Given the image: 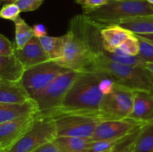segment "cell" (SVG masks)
I'll return each instance as SVG.
<instances>
[{
	"instance_id": "obj_1",
	"label": "cell",
	"mask_w": 153,
	"mask_h": 152,
	"mask_svg": "<svg viewBox=\"0 0 153 152\" xmlns=\"http://www.w3.org/2000/svg\"><path fill=\"white\" fill-rule=\"evenodd\" d=\"M102 25L84 14L76 15L69 23V39L62 58L55 61L79 72H94L96 59L103 48Z\"/></svg>"
},
{
	"instance_id": "obj_2",
	"label": "cell",
	"mask_w": 153,
	"mask_h": 152,
	"mask_svg": "<svg viewBox=\"0 0 153 152\" xmlns=\"http://www.w3.org/2000/svg\"><path fill=\"white\" fill-rule=\"evenodd\" d=\"M114 83L101 72H79L61 106L43 117L55 119L71 114H101L103 97L111 90Z\"/></svg>"
},
{
	"instance_id": "obj_3",
	"label": "cell",
	"mask_w": 153,
	"mask_h": 152,
	"mask_svg": "<svg viewBox=\"0 0 153 152\" xmlns=\"http://www.w3.org/2000/svg\"><path fill=\"white\" fill-rule=\"evenodd\" d=\"M104 51L96 59L94 72L105 73L114 82L133 90L153 92V77L146 66L114 62L105 56Z\"/></svg>"
},
{
	"instance_id": "obj_4",
	"label": "cell",
	"mask_w": 153,
	"mask_h": 152,
	"mask_svg": "<svg viewBox=\"0 0 153 152\" xmlns=\"http://www.w3.org/2000/svg\"><path fill=\"white\" fill-rule=\"evenodd\" d=\"M82 10L85 16L106 25L123 19L153 15V4L147 0H108L102 6Z\"/></svg>"
},
{
	"instance_id": "obj_5",
	"label": "cell",
	"mask_w": 153,
	"mask_h": 152,
	"mask_svg": "<svg viewBox=\"0 0 153 152\" xmlns=\"http://www.w3.org/2000/svg\"><path fill=\"white\" fill-rule=\"evenodd\" d=\"M134 90L115 82L110 92L105 94L100 113L105 120L128 119L134 104Z\"/></svg>"
},
{
	"instance_id": "obj_6",
	"label": "cell",
	"mask_w": 153,
	"mask_h": 152,
	"mask_svg": "<svg viewBox=\"0 0 153 152\" xmlns=\"http://www.w3.org/2000/svg\"><path fill=\"white\" fill-rule=\"evenodd\" d=\"M79 75V72L73 70L63 73L34 98L37 103L42 116H47L61 106L64 97Z\"/></svg>"
},
{
	"instance_id": "obj_7",
	"label": "cell",
	"mask_w": 153,
	"mask_h": 152,
	"mask_svg": "<svg viewBox=\"0 0 153 152\" xmlns=\"http://www.w3.org/2000/svg\"><path fill=\"white\" fill-rule=\"evenodd\" d=\"M57 137L91 139L100 122L105 121L101 114H71L53 119Z\"/></svg>"
},
{
	"instance_id": "obj_8",
	"label": "cell",
	"mask_w": 153,
	"mask_h": 152,
	"mask_svg": "<svg viewBox=\"0 0 153 152\" xmlns=\"http://www.w3.org/2000/svg\"><path fill=\"white\" fill-rule=\"evenodd\" d=\"M70 69L55 61H48L25 70L22 83L34 99L59 75Z\"/></svg>"
},
{
	"instance_id": "obj_9",
	"label": "cell",
	"mask_w": 153,
	"mask_h": 152,
	"mask_svg": "<svg viewBox=\"0 0 153 152\" xmlns=\"http://www.w3.org/2000/svg\"><path fill=\"white\" fill-rule=\"evenodd\" d=\"M56 137L55 120L42 116L34 128L7 152H32L43 145L53 141Z\"/></svg>"
},
{
	"instance_id": "obj_10",
	"label": "cell",
	"mask_w": 153,
	"mask_h": 152,
	"mask_svg": "<svg viewBox=\"0 0 153 152\" xmlns=\"http://www.w3.org/2000/svg\"><path fill=\"white\" fill-rule=\"evenodd\" d=\"M42 118L40 113L0 125V152H7Z\"/></svg>"
},
{
	"instance_id": "obj_11",
	"label": "cell",
	"mask_w": 153,
	"mask_h": 152,
	"mask_svg": "<svg viewBox=\"0 0 153 152\" xmlns=\"http://www.w3.org/2000/svg\"><path fill=\"white\" fill-rule=\"evenodd\" d=\"M146 123H141L133 119H123L102 121L96 128L91 141L112 139L128 137L137 132Z\"/></svg>"
},
{
	"instance_id": "obj_12",
	"label": "cell",
	"mask_w": 153,
	"mask_h": 152,
	"mask_svg": "<svg viewBox=\"0 0 153 152\" xmlns=\"http://www.w3.org/2000/svg\"><path fill=\"white\" fill-rule=\"evenodd\" d=\"M15 55L25 66V69L50 61L37 37H33L22 49H15Z\"/></svg>"
},
{
	"instance_id": "obj_13",
	"label": "cell",
	"mask_w": 153,
	"mask_h": 152,
	"mask_svg": "<svg viewBox=\"0 0 153 152\" xmlns=\"http://www.w3.org/2000/svg\"><path fill=\"white\" fill-rule=\"evenodd\" d=\"M39 112L37 103L33 98L24 103H0V125Z\"/></svg>"
},
{
	"instance_id": "obj_14",
	"label": "cell",
	"mask_w": 153,
	"mask_h": 152,
	"mask_svg": "<svg viewBox=\"0 0 153 152\" xmlns=\"http://www.w3.org/2000/svg\"><path fill=\"white\" fill-rule=\"evenodd\" d=\"M128 118L141 123L153 121V92L134 90L133 109Z\"/></svg>"
},
{
	"instance_id": "obj_15",
	"label": "cell",
	"mask_w": 153,
	"mask_h": 152,
	"mask_svg": "<svg viewBox=\"0 0 153 152\" xmlns=\"http://www.w3.org/2000/svg\"><path fill=\"white\" fill-rule=\"evenodd\" d=\"M101 25L100 33L103 47L105 50L111 53L116 52L126 39L134 34L129 30L117 24Z\"/></svg>"
},
{
	"instance_id": "obj_16",
	"label": "cell",
	"mask_w": 153,
	"mask_h": 152,
	"mask_svg": "<svg viewBox=\"0 0 153 152\" xmlns=\"http://www.w3.org/2000/svg\"><path fill=\"white\" fill-rule=\"evenodd\" d=\"M30 99L31 97L22 80H0V103H24Z\"/></svg>"
},
{
	"instance_id": "obj_17",
	"label": "cell",
	"mask_w": 153,
	"mask_h": 152,
	"mask_svg": "<svg viewBox=\"0 0 153 152\" xmlns=\"http://www.w3.org/2000/svg\"><path fill=\"white\" fill-rule=\"evenodd\" d=\"M25 70L15 54L8 57L0 56V80L20 81Z\"/></svg>"
},
{
	"instance_id": "obj_18",
	"label": "cell",
	"mask_w": 153,
	"mask_h": 152,
	"mask_svg": "<svg viewBox=\"0 0 153 152\" xmlns=\"http://www.w3.org/2000/svg\"><path fill=\"white\" fill-rule=\"evenodd\" d=\"M69 39V34H65L60 37H45L39 38L42 46L47 53L51 61H58L62 58L64 49Z\"/></svg>"
},
{
	"instance_id": "obj_19",
	"label": "cell",
	"mask_w": 153,
	"mask_h": 152,
	"mask_svg": "<svg viewBox=\"0 0 153 152\" xmlns=\"http://www.w3.org/2000/svg\"><path fill=\"white\" fill-rule=\"evenodd\" d=\"M113 24L120 25L134 34H153V15L123 19Z\"/></svg>"
},
{
	"instance_id": "obj_20",
	"label": "cell",
	"mask_w": 153,
	"mask_h": 152,
	"mask_svg": "<svg viewBox=\"0 0 153 152\" xmlns=\"http://www.w3.org/2000/svg\"><path fill=\"white\" fill-rule=\"evenodd\" d=\"M132 152H153V121L146 122L139 129Z\"/></svg>"
},
{
	"instance_id": "obj_21",
	"label": "cell",
	"mask_w": 153,
	"mask_h": 152,
	"mask_svg": "<svg viewBox=\"0 0 153 152\" xmlns=\"http://www.w3.org/2000/svg\"><path fill=\"white\" fill-rule=\"evenodd\" d=\"M55 142L64 152H87L91 139L75 137H57Z\"/></svg>"
},
{
	"instance_id": "obj_22",
	"label": "cell",
	"mask_w": 153,
	"mask_h": 152,
	"mask_svg": "<svg viewBox=\"0 0 153 152\" xmlns=\"http://www.w3.org/2000/svg\"><path fill=\"white\" fill-rule=\"evenodd\" d=\"M14 25L15 47L18 49H22L34 37L33 28L21 17H19L15 21Z\"/></svg>"
},
{
	"instance_id": "obj_23",
	"label": "cell",
	"mask_w": 153,
	"mask_h": 152,
	"mask_svg": "<svg viewBox=\"0 0 153 152\" xmlns=\"http://www.w3.org/2000/svg\"><path fill=\"white\" fill-rule=\"evenodd\" d=\"M137 132L123 138L91 141L88 145L87 152H108L113 151L131 139Z\"/></svg>"
},
{
	"instance_id": "obj_24",
	"label": "cell",
	"mask_w": 153,
	"mask_h": 152,
	"mask_svg": "<svg viewBox=\"0 0 153 152\" xmlns=\"http://www.w3.org/2000/svg\"><path fill=\"white\" fill-rule=\"evenodd\" d=\"M140 52V43L139 40L135 34L128 37L125 40L117 51L114 53L123 54L129 56H137Z\"/></svg>"
},
{
	"instance_id": "obj_25",
	"label": "cell",
	"mask_w": 153,
	"mask_h": 152,
	"mask_svg": "<svg viewBox=\"0 0 153 152\" xmlns=\"http://www.w3.org/2000/svg\"><path fill=\"white\" fill-rule=\"evenodd\" d=\"M135 35L138 38L140 43V52L137 56L146 64L153 63V44L140 36Z\"/></svg>"
},
{
	"instance_id": "obj_26",
	"label": "cell",
	"mask_w": 153,
	"mask_h": 152,
	"mask_svg": "<svg viewBox=\"0 0 153 152\" xmlns=\"http://www.w3.org/2000/svg\"><path fill=\"white\" fill-rule=\"evenodd\" d=\"M21 10L15 2L5 3L0 10V16L4 19L13 21L16 20L20 15Z\"/></svg>"
},
{
	"instance_id": "obj_27",
	"label": "cell",
	"mask_w": 153,
	"mask_h": 152,
	"mask_svg": "<svg viewBox=\"0 0 153 152\" xmlns=\"http://www.w3.org/2000/svg\"><path fill=\"white\" fill-rule=\"evenodd\" d=\"M14 43H12L4 34H0V56L8 57L15 54Z\"/></svg>"
},
{
	"instance_id": "obj_28",
	"label": "cell",
	"mask_w": 153,
	"mask_h": 152,
	"mask_svg": "<svg viewBox=\"0 0 153 152\" xmlns=\"http://www.w3.org/2000/svg\"><path fill=\"white\" fill-rule=\"evenodd\" d=\"M45 0H17L15 1L21 12H31L37 10Z\"/></svg>"
},
{
	"instance_id": "obj_29",
	"label": "cell",
	"mask_w": 153,
	"mask_h": 152,
	"mask_svg": "<svg viewBox=\"0 0 153 152\" xmlns=\"http://www.w3.org/2000/svg\"><path fill=\"white\" fill-rule=\"evenodd\" d=\"M108 1V0H76V2L81 4L82 8H94L104 5Z\"/></svg>"
},
{
	"instance_id": "obj_30",
	"label": "cell",
	"mask_w": 153,
	"mask_h": 152,
	"mask_svg": "<svg viewBox=\"0 0 153 152\" xmlns=\"http://www.w3.org/2000/svg\"><path fill=\"white\" fill-rule=\"evenodd\" d=\"M32 152H64L55 141H51L43 145L40 147L37 148V149Z\"/></svg>"
},
{
	"instance_id": "obj_31",
	"label": "cell",
	"mask_w": 153,
	"mask_h": 152,
	"mask_svg": "<svg viewBox=\"0 0 153 152\" xmlns=\"http://www.w3.org/2000/svg\"><path fill=\"white\" fill-rule=\"evenodd\" d=\"M137 132H138V131H137ZM137 132L136 133V134H134V137H133L131 139L128 140V142H125L123 145L120 146V147L114 149V150L113 151H108V152H132L133 142H134V139H135Z\"/></svg>"
},
{
	"instance_id": "obj_32",
	"label": "cell",
	"mask_w": 153,
	"mask_h": 152,
	"mask_svg": "<svg viewBox=\"0 0 153 152\" xmlns=\"http://www.w3.org/2000/svg\"><path fill=\"white\" fill-rule=\"evenodd\" d=\"M32 28L34 37L40 38V37L47 36V31H46V27L43 24H36L33 25Z\"/></svg>"
},
{
	"instance_id": "obj_33",
	"label": "cell",
	"mask_w": 153,
	"mask_h": 152,
	"mask_svg": "<svg viewBox=\"0 0 153 152\" xmlns=\"http://www.w3.org/2000/svg\"><path fill=\"white\" fill-rule=\"evenodd\" d=\"M137 35L140 36L142 38L145 39L147 41L150 42L151 43L153 44V34H137Z\"/></svg>"
},
{
	"instance_id": "obj_34",
	"label": "cell",
	"mask_w": 153,
	"mask_h": 152,
	"mask_svg": "<svg viewBox=\"0 0 153 152\" xmlns=\"http://www.w3.org/2000/svg\"><path fill=\"white\" fill-rule=\"evenodd\" d=\"M146 67L147 68V69L150 72L151 74H152V75L153 77V63H146Z\"/></svg>"
},
{
	"instance_id": "obj_35",
	"label": "cell",
	"mask_w": 153,
	"mask_h": 152,
	"mask_svg": "<svg viewBox=\"0 0 153 152\" xmlns=\"http://www.w3.org/2000/svg\"><path fill=\"white\" fill-rule=\"evenodd\" d=\"M1 1H4L5 3H12V2H15L17 0H1Z\"/></svg>"
},
{
	"instance_id": "obj_36",
	"label": "cell",
	"mask_w": 153,
	"mask_h": 152,
	"mask_svg": "<svg viewBox=\"0 0 153 152\" xmlns=\"http://www.w3.org/2000/svg\"><path fill=\"white\" fill-rule=\"evenodd\" d=\"M148 1H149V2H150L151 4H153V0H147Z\"/></svg>"
}]
</instances>
